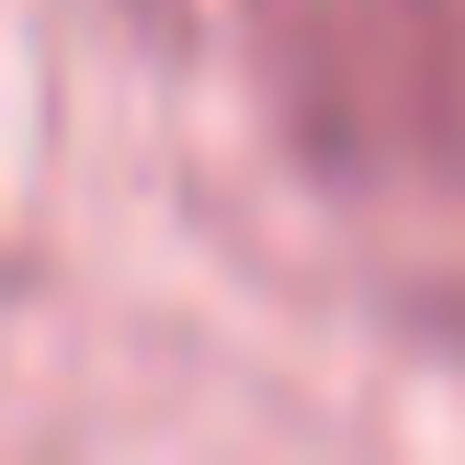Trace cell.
Wrapping results in <instances>:
<instances>
[{
    "label": "cell",
    "mask_w": 465,
    "mask_h": 465,
    "mask_svg": "<svg viewBox=\"0 0 465 465\" xmlns=\"http://www.w3.org/2000/svg\"><path fill=\"white\" fill-rule=\"evenodd\" d=\"M239 45L307 171L465 193V0H239Z\"/></svg>",
    "instance_id": "cell-1"
}]
</instances>
